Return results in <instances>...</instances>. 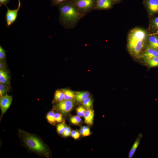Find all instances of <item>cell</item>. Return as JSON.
<instances>
[{"label":"cell","instance_id":"ac0fdd59","mask_svg":"<svg viewBox=\"0 0 158 158\" xmlns=\"http://www.w3.org/2000/svg\"><path fill=\"white\" fill-rule=\"evenodd\" d=\"M63 100L64 93L62 89L56 90L54 94V102H58Z\"/></svg>","mask_w":158,"mask_h":158},{"label":"cell","instance_id":"3957f363","mask_svg":"<svg viewBox=\"0 0 158 158\" xmlns=\"http://www.w3.org/2000/svg\"><path fill=\"white\" fill-rule=\"evenodd\" d=\"M19 136L25 145L30 150L45 157H49V150L45 144L35 135L20 129Z\"/></svg>","mask_w":158,"mask_h":158},{"label":"cell","instance_id":"6da1fadb","mask_svg":"<svg viewBox=\"0 0 158 158\" xmlns=\"http://www.w3.org/2000/svg\"><path fill=\"white\" fill-rule=\"evenodd\" d=\"M57 6L60 23L66 28L74 27L83 15L78 11L71 0L65 1Z\"/></svg>","mask_w":158,"mask_h":158},{"label":"cell","instance_id":"7c38bea8","mask_svg":"<svg viewBox=\"0 0 158 158\" xmlns=\"http://www.w3.org/2000/svg\"><path fill=\"white\" fill-rule=\"evenodd\" d=\"M143 135L142 134L139 133L129 151L128 154V158H131L134 156L136 150L140 145V141Z\"/></svg>","mask_w":158,"mask_h":158},{"label":"cell","instance_id":"836d02e7","mask_svg":"<svg viewBox=\"0 0 158 158\" xmlns=\"http://www.w3.org/2000/svg\"><path fill=\"white\" fill-rule=\"evenodd\" d=\"M114 2V4L120 3L122 0H112Z\"/></svg>","mask_w":158,"mask_h":158},{"label":"cell","instance_id":"4316f807","mask_svg":"<svg viewBox=\"0 0 158 158\" xmlns=\"http://www.w3.org/2000/svg\"><path fill=\"white\" fill-rule=\"evenodd\" d=\"M6 57V51L0 45V59L2 61Z\"/></svg>","mask_w":158,"mask_h":158},{"label":"cell","instance_id":"5bb4252c","mask_svg":"<svg viewBox=\"0 0 158 158\" xmlns=\"http://www.w3.org/2000/svg\"><path fill=\"white\" fill-rule=\"evenodd\" d=\"M94 111L90 109H87L84 116L85 122L86 124L91 125L92 124L94 117Z\"/></svg>","mask_w":158,"mask_h":158},{"label":"cell","instance_id":"d6986e66","mask_svg":"<svg viewBox=\"0 0 158 158\" xmlns=\"http://www.w3.org/2000/svg\"><path fill=\"white\" fill-rule=\"evenodd\" d=\"M145 60L147 64L150 67L158 66V57H154Z\"/></svg>","mask_w":158,"mask_h":158},{"label":"cell","instance_id":"8fae6325","mask_svg":"<svg viewBox=\"0 0 158 158\" xmlns=\"http://www.w3.org/2000/svg\"><path fill=\"white\" fill-rule=\"evenodd\" d=\"M114 4L112 0H96L95 9H109L112 8Z\"/></svg>","mask_w":158,"mask_h":158},{"label":"cell","instance_id":"e0dca14e","mask_svg":"<svg viewBox=\"0 0 158 158\" xmlns=\"http://www.w3.org/2000/svg\"><path fill=\"white\" fill-rule=\"evenodd\" d=\"M9 76L8 73L3 70H0V83L6 84L8 83Z\"/></svg>","mask_w":158,"mask_h":158},{"label":"cell","instance_id":"5b68a950","mask_svg":"<svg viewBox=\"0 0 158 158\" xmlns=\"http://www.w3.org/2000/svg\"><path fill=\"white\" fill-rule=\"evenodd\" d=\"M142 4L149 18L158 14V0H142Z\"/></svg>","mask_w":158,"mask_h":158},{"label":"cell","instance_id":"44dd1931","mask_svg":"<svg viewBox=\"0 0 158 158\" xmlns=\"http://www.w3.org/2000/svg\"><path fill=\"white\" fill-rule=\"evenodd\" d=\"M93 102L90 97H88L82 102V104L87 109H90L92 106Z\"/></svg>","mask_w":158,"mask_h":158},{"label":"cell","instance_id":"52a82bcc","mask_svg":"<svg viewBox=\"0 0 158 158\" xmlns=\"http://www.w3.org/2000/svg\"><path fill=\"white\" fill-rule=\"evenodd\" d=\"M74 105L73 100H64L57 102L56 105V108L61 113L66 114L72 109Z\"/></svg>","mask_w":158,"mask_h":158},{"label":"cell","instance_id":"9c48e42d","mask_svg":"<svg viewBox=\"0 0 158 158\" xmlns=\"http://www.w3.org/2000/svg\"><path fill=\"white\" fill-rule=\"evenodd\" d=\"M139 57L144 60L154 57H158V49L146 46L145 49Z\"/></svg>","mask_w":158,"mask_h":158},{"label":"cell","instance_id":"1f68e13d","mask_svg":"<svg viewBox=\"0 0 158 158\" xmlns=\"http://www.w3.org/2000/svg\"><path fill=\"white\" fill-rule=\"evenodd\" d=\"M10 0H0V6H1L3 4H5L8 3Z\"/></svg>","mask_w":158,"mask_h":158},{"label":"cell","instance_id":"7402d4cb","mask_svg":"<svg viewBox=\"0 0 158 158\" xmlns=\"http://www.w3.org/2000/svg\"><path fill=\"white\" fill-rule=\"evenodd\" d=\"M70 121L71 123L74 125H79L81 122V119L80 116L78 115L70 117Z\"/></svg>","mask_w":158,"mask_h":158},{"label":"cell","instance_id":"4dcf8cb0","mask_svg":"<svg viewBox=\"0 0 158 158\" xmlns=\"http://www.w3.org/2000/svg\"><path fill=\"white\" fill-rule=\"evenodd\" d=\"M67 0H51V4L53 6H56Z\"/></svg>","mask_w":158,"mask_h":158},{"label":"cell","instance_id":"603a6c76","mask_svg":"<svg viewBox=\"0 0 158 158\" xmlns=\"http://www.w3.org/2000/svg\"><path fill=\"white\" fill-rule=\"evenodd\" d=\"M80 133L84 136H87L90 135L89 128L87 126H83L81 128L80 130Z\"/></svg>","mask_w":158,"mask_h":158},{"label":"cell","instance_id":"484cf974","mask_svg":"<svg viewBox=\"0 0 158 158\" xmlns=\"http://www.w3.org/2000/svg\"><path fill=\"white\" fill-rule=\"evenodd\" d=\"M7 88L5 85V84H4L0 83V96L4 95L5 93L7 91Z\"/></svg>","mask_w":158,"mask_h":158},{"label":"cell","instance_id":"2e32d148","mask_svg":"<svg viewBox=\"0 0 158 158\" xmlns=\"http://www.w3.org/2000/svg\"><path fill=\"white\" fill-rule=\"evenodd\" d=\"M62 89L64 93V100H73L75 99V92L68 89Z\"/></svg>","mask_w":158,"mask_h":158},{"label":"cell","instance_id":"ba28073f","mask_svg":"<svg viewBox=\"0 0 158 158\" xmlns=\"http://www.w3.org/2000/svg\"><path fill=\"white\" fill-rule=\"evenodd\" d=\"M12 97L11 96L6 94L0 98V107L1 110V116L0 120L4 114L9 108L11 103Z\"/></svg>","mask_w":158,"mask_h":158},{"label":"cell","instance_id":"7a4b0ae2","mask_svg":"<svg viewBox=\"0 0 158 158\" xmlns=\"http://www.w3.org/2000/svg\"><path fill=\"white\" fill-rule=\"evenodd\" d=\"M148 32L139 28H135L128 33L127 36V48L130 54L135 57L139 56L146 42Z\"/></svg>","mask_w":158,"mask_h":158},{"label":"cell","instance_id":"83f0119b","mask_svg":"<svg viewBox=\"0 0 158 158\" xmlns=\"http://www.w3.org/2000/svg\"><path fill=\"white\" fill-rule=\"evenodd\" d=\"M55 118L56 121V122H61L63 120L62 114L60 113H55Z\"/></svg>","mask_w":158,"mask_h":158},{"label":"cell","instance_id":"277c9868","mask_svg":"<svg viewBox=\"0 0 158 158\" xmlns=\"http://www.w3.org/2000/svg\"><path fill=\"white\" fill-rule=\"evenodd\" d=\"M75 7L82 14L95 9L96 0H71Z\"/></svg>","mask_w":158,"mask_h":158},{"label":"cell","instance_id":"9a60e30c","mask_svg":"<svg viewBox=\"0 0 158 158\" xmlns=\"http://www.w3.org/2000/svg\"><path fill=\"white\" fill-rule=\"evenodd\" d=\"M89 93L87 91L75 92V99L78 102H82L83 100L89 97Z\"/></svg>","mask_w":158,"mask_h":158},{"label":"cell","instance_id":"d6a6232c","mask_svg":"<svg viewBox=\"0 0 158 158\" xmlns=\"http://www.w3.org/2000/svg\"><path fill=\"white\" fill-rule=\"evenodd\" d=\"M5 67L4 63L2 62V61H0V69L3 70Z\"/></svg>","mask_w":158,"mask_h":158},{"label":"cell","instance_id":"8992f818","mask_svg":"<svg viewBox=\"0 0 158 158\" xmlns=\"http://www.w3.org/2000/svg\"><path fill=\"white\" fill-rule=\"evenodd\" d=\"M18 7L15 9H10L7 7L6 4H5L7 9L6 14V20L7 27L11 26L16 20L17 18L18 13L21 6L20 0H18Z\"/></svg>","mask_w":158,"mask_h":158},{"label":"cell","instance_id":"d4e9b609","mask_svg":"<svg viewBox=\"0 0 158 158\" xmlns=\"http://www.w3.org/2000/svg\"><path fill=\"white\" fill-rule=\"evenodd\" d=\"M66 126V125L63 123L59 124L57 126V132L60 134H63Z\"/></svg>","mask_w":158,"mask_h":158},{"label":"cell","instance_id":"f546056e","mask_svg":"<svg viewBox=\"0 0 158 158\" xmlns=\"http://www.w3.org/2000/svg\"><path fill=\"white\" fill-rule=\"evenodd\" d=\"M71 131L70 128L66 126V129L63 134V136L64 137H67L71 135Z\"/></svg>","mask_w":158,"mask_h":158},{"label":"cell","instance_id":"ffe728a7","mask_svg":"<svg viewBox=\"0 0 158 158\" xmlns=\"http://www.w3.org/2000/svg\"><path fill=\"white\" fill-rule=\"evenodd\" d=\"M55 113L53 110L50 111L47 114V118L51 124L54 125L56 122L55 118Z\"/></svg>","mask_w":158,"mask_h":158},{"label":"cell","instance_id":"4fadbf2b","mask_svg":"<svg viewBox=\"0 0 158 158\" xmlns=\"http://www.w3.org/2000/svg\"><path fill=\"white\" fill-rule=\"evenodd\" d=\"M148 30L151 32L158 33V16L150 18Z\"/></svg>","mask_w":158,"mask_h":158},{"label":"cell","instance_id":"cb8c5ba5","mask_svg":"<svg viewBox=\"0 0 158 158\" xmlns=\"http://www.w3.org/2000/svg\"><path fill=\"white\" fill-rule=\"evenodd\" d=\"M86 111L85 108L82 105L79 106L76 108L77 115L80 117L84 116Z\"/></svg>","mask_w":158,"mask_h":158},{"label":"cell","instance_id":"30bf717a","mask_svg":"<svg viewBox=\"0 0 158 158\" xmlns=\"http://www.w3.org/2000/svg\"><path fill=\"white\" fill-rule=\"evenodd\" d=\"M146 46L158 49V33L148 32Z\"/></svg>","mask_w":158,"mask_h":158},{"label":"cell","instance_id":"f1b7e54d","mask_svg":"<svg viewBox=\"0 0 158 158\" xmlns=\"http://www.w3.org/2000/svg\"><path fill=\"white\" fill-rule=\"evenodd\" d=\"M80 133L77 130H73L71 131V135L74 139H76L79 138L80 136Z\"/></svg>","mask_w":158,"mask_h":158}]
</instances>
